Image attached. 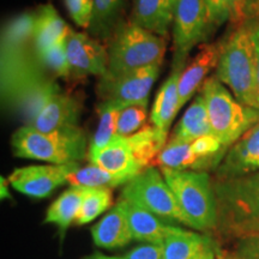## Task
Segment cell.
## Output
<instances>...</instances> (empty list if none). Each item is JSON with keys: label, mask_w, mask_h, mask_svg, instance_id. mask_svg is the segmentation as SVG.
I'll use <instances>...</instances> for the list:
<instances>
[{"label": "cell", "mask_w": 259, "mask_h": 259, "mask_svg": "<svg viewBox=\"0 0 259 259\" xmlns=\"http://www.w3.org/2000/svg\"><path fill=\"white\" fill-rule=\"evenodd\" d=\"M70 78L84 79L89 76L101 77L108 70V47L90 36L88 32L70 29L65 38Z\"/></svg>", "instance_id": "7c38bea8"}, {"label": "cell", "mask_w": 259, "mask_h": 259, "mask_svg": "<svg viewBox=\"0 0 259 259\" xmlns=\"http://www.w3.org/2000/svg\"><path fill=\"white\" fill-rule=\"evenodd\" d=\"M219 58L220 44H208L203 45L196 57L187 63L179 80V109L202 88L208 74L218 66Z\"/></svg>", "instance_id": "2e32d148"}, {"label": "cell", "mask_w": 259, "mask_h": 259, "mask_svg": "<svg viewBox=\"0 0 259 259\" xmlns=\"http://www.w3.org/2000/svg\"><path fill=\"white\" fill-rule=\"evenodd\" d=\"M128 0H94L92 19L87 32L101 42H109L124 19Z\"/></svg>", "instance_id": "44dd1931"}, {"label": "cell", "mask_w": 259, "mask_h": 259, "mask_svg": "<svg viewBox=\"0 0 259 259\" xmlns=\"http://www.w3.org/2000/svg\"><path fill=\"white\" fill-rule=\"evenodd\" d=\"M85 191L87 187L71 186L48 208L44 222L56 225L59 228L61 238H64L71 223L76 221Z\"/></svg>", "instance_id": "d4e9b609"}, {"label": "cell", "mask_w": 259, "mask_h": 259, "mask_svg": "<svg viewBox=\"0 0 259 259\" xmlns=\"http://www.w3.org/2000/svg\"><path fill=\"white\" fill-rule=\"evenodd\" d=\"M205 102L212 135L226 148H231L259 121V111L235 99L225 84L208 77L199 92Z\"/></svg>", "instance_id": "52a82bcc"}, {"label": "cell", "mask_w": 259, "mask_h": 259, "mask_svg": "<svg viewBox=\"0 0 259 259\" xmlns=\"http://www.w3.org/2000/svg\"><path fill=\"white\" fill-rule=\"evenodd\" d=\"M251 28V36L253 41L255 53V72H257V90L259 97V21L258 19H247Z\"/></svg>", "instance_id": "e575fe53"}, {"label": "cell", "mask_w": 259, "mask_h": 259, "mask_svg": "<svg viewBox=\"0 0 259 259\" xmlns=\"http://www.w3.org/2000/svg\"><path fill=\"white\" fill-rule=\"evenodd\" d=\"M122 107L113 103L100 102L99 105V125L92 138L88 154L96 153L106 148L116 136V124L118 116Z\"/></svg>", "instance_id": "4316f807"}, {"label": "cell", "mask_w": 259, "mask_h": 259, "mask_svg": "<svg viewBox=\"0 0 259 259\" xmlns=\"http://www.w3.org/2000/svg\"><path fill=\"white\" fill-rule=\"evenodd\" d=\"M124 259H164L163 246L155 244L138 246L130 251Z\"/></svg>", "instance_id": "836d02e7"}, {"label": "cell", "mask_w": 259, "mask_h": 259, "mask_svg": "<svg viewBox=\"0 0 259 259\" xmlns=\"http://www.w3.org/2000/svg\"><path fill=\"white\" fill-rule=\"evenodd\" d=\"M160 65L131 71L119 76L103 74L97 83L100 102L126 107L130 105H148L151 88L160 74Z\"/></svg>", "instance_id": "8fae6325"}, {"label": "cell", "mask_w": 259, "mask_h": 259, "mask_svg": "<svg viewBox=\"0 0 259 259\" xmlns=\"http://www.w3.org/2000/svg\"><path fill=\"white\" fill-rule=\"evenodd\" d=\"M35 12H24L10 19L2 32V101L9 108L28 87L52 77L42 66L34 42Z\"/></svg>", "instance_id": "6da1fadb"}, {"label": "cell", "mask_w": 259, "mask_h": 259, "mask_svg": "<svg viewBox=\"0 0 259 259\" xmlns=\"http://www.w3.org/2000/svg\"><path fill=\"white\" fill-rule=\"evenodd\" d=\"M121 199L141 206L163 221L178 222L191 228V223L181 209L176 194L167 184L161 169L150 166L126 184Z\"/></svg>", "instance_id": "9c48e42d"}, {"label": "cell", "mask_w": 259, "mask_h": 259, "mask_svg": "<svg viewBox=\"0 0 259 259\" xmlns=\"http://www.w3.org/2000/svg\"><path fill=\"white\" fill-rule=\"evenodd\" d=\"M245 19H258L259 21V0H247L245 8Z\"/></svg>", "instance_id": "d590c367"}, {"label": "cell", "mask_w": 259, "mask_h": 259, "mask_svg": "<svg viewBox=\"0 0 259 259\" xmlns=\"http://www.w3.org/2000/svg\"><path fill=\"white\" fill-rule=\"evenodd\" d=\"M87 259H124V257H109V255H105L102 253H100V252H95L93 255H90Z\"/></svg>", "instance_id": "74e56055"}, {"label": "cell", "mask_w": 259, "mask_h": 259, "mask_svg": "<svg viewBox=\"0 0 259 259\" xmlns=\"http://www.w3.org/2000/svg\"><path fill=\"white\" fill-rule=\"evenodd\" d=\"M174 0H134L130 22L164 38L173 27Z\"/></svg>", "instance_id": "d6986e66"}, {"label": "cell", "mask_w": 259, "mask_h": 259, "mask_svg": "<svg viewBox=\"0 0 259 259\" xmlns=\"http://www.w3.org/2000/svg\"><path fill=\"white\" fill-rule=\"evenodd\" d=\"M79 168V163L21 167L16 168L8 180L15 190L25 196L45 198L67 183L71 174Z\"/></svg>", "instance_id": "4fadbf2b"}, {"label": "cell", "mask_w": 259, "mask_h": 259, "mask_svg": "<svg viewBox=\"0 0 259 259\" xmlns=\"http://www.w3.org/2000/svg\"><path fill=\"white\" fill-rule=\"evenodd\" d=\"M67 12L78 27L88 29L92 19L94 0H64Z\"/></svg>", "instance_id": "1f68e13d"}, {"label": "cell", "mask_w": 259, "mask_h": 259, "mask_svg": "<svg viewBox=\"0 0 259 259\" xmlns=\"http://www.w3.org/2000/svg\"><path fill=\"white\" fill-rule=\"evenodd\" d=\"M209 135H212L209 114L203 96L198 94L168 137V142L187 143Z\"/></svg>", "instance_id": "cb8c5ba5"}, {"label": "cell", "mask_w": 259, "mask_h": 259, "mask_svg": "<svg viewBox=\"0 0 259 259\" xmlns=\"http://www.w3.org/2000/svg\"><path fill=\"white\" fill-rule=\"evenodd\" d=\"M205 2L209 10L210 23L213 29L227 22L239 24L245 21V8L247 0H205Z\"/></svg>", "instance_id": "83f0119b"}, {"label": "cell", "mask_w": 259, "mask_h": 259, "mask_svg": "<svg viewBox=\"0 0 259 259\" xmlns=\"http://www.w3.org/2000/svg\"><path fill=\"white\" fill-rule=\"evenodd\" d=\"M120 202L127 213L132 236L135 240L147 242V244L163 245L167 239L183 234L185 232V229L168 225L166 221L155 216L154 213L147 211L128 200L120 199Z\"/></svg>", "instance_id": "9a60e30c"}, {"label": "cell", "mask_w": 259, "mask_h": 259, "mask_svg": "<svg viewBox=\"0 0 259 259\" xmlns=\"http://www.w3.org/2000/svg\"><path fill=\"white\" fill-rule=\"evenodd\" d=\"M0 189H2V199H12L11 194L9 192V189H8V185H6V180L4 178H2V180H0Z\"/></svg>", "instance_id": "8d00e7d4"}, {"label": "cell", "mask_w": 259, "mask_h": 259, "mask_svg": "<svg viewBox=\"0 0 259 259\" xmlns=\"http://www.w3.org/2000/svg\"><path fill=\"white\" fill-rule=\"evenodd\" d=\"M227 259H259V234L238 239L234 250Z\"/></svg>", "instance_id": "d6a6232c"}, {"label": "cell", "mask_w": 259, "mask_h": 259, "mask_svg": "<svg viewBox=\"0 0 259 259\" xmlns=\"http://www.w3.org/2000/svg\"><path fill=\"white\" fill-rule=\"evenodd\" d=\"M166 50L167 38L124 21L108 42V70L105 74L114 77L155 65L161 66Z\"/></svg>", "instance_id": "8992f818"}, {"label": "cell", "mask_w": 259, "mask_h": 259, "mask_svg": "<svg viewBox=\"0 0 259 259\" xmlns=\"http://www.w3.org/2000/svg\"><path fill=\"white\" fill-rule=\"evenodd\" d=\"M12 148L15 156L50 164L78 163L89 151L85 132L79 126L41 132L24 125L12 136Z\"/></svg>", "instance_id": "5b68a950"}, {"label": "cell", "mask_w": 259, "mask_h": 259, "mask_svg": "<svg viewBox=\"0 0 259 259\" xmlns=\"http://www.w3.org/2000/svg\"><path fill=\"white\" fill-rule=\"evenodd\" d=\"M218 259H227V258L223 257V255H221V254H219V258Z\"/></svg>", "instance_id": "f35d334b"}, {"label": "cell", "mask_w": 259, "mask_h": 259, "mask_svg": "<svg viewBox=\"0 0 259 259\" xmlns=\"http://www.w3.org/2000/svg\"><path fill=\"white\" fill-rule=\"evenodd\" d=\"M148 105H130L122 107L118 116L116 135L130 137L147 126Z\"/></svg>", "instance_id": "f546056e"}, {"label": "cell", "mask_w": 259, "mask_h": 259, "mask_svg": "<svg viewBox=\"0 0 259 259\" xmlns=\"http://www.w3.org/2000/svg\"><path fill=\"white\" fill-rule=\"evenodd\" d=\"M215 76L239 102L259 111L255 53L247 19L235 24L222 42Z\"/></svg>", "instance_id": "3957f363"}, {"label": "cell", "mask_w": 259, "mask_h": 259, "mask_svg": "<svg viewBox=\"0 0 259 259\" xmlns=\"http://www.w3.org/2000/svg\"><path fill=\"white\" fill-rule=\"evenodd\" d=\"M255 171H259V121L228 149L215 174L216 180H226Z\"/></svg>", "instance_id": "5bb4252c"}, {"label": "cell", "mask_w": 259, "mask_h": 259, "mask_svg": "<svg viewBox=\"0 0 259 259\" xmlns=\"http://www.w3.org/2000/svg\"><path fill=\"white\" fill-rule=\"evenodd\" d=\"M70 29L53 5H41L35 11L34 21V42L38 54L63 41Z\"/></svg>", "instance_id": "7402d4cb"}, {"label": "cell", "mask_w": 259, "mask_h": 259, "mask_svg": "<svg viewBox=\"0 0 259 259\" xmlns=\"http://www.w3.org/2000/svg\"><path fill=\"white\" fill-rule=\"evenodd\" d=\"M218 226L236 239L259 234V171L226 180H213Z\"/></svg>", "instance_id": "277c9868"}, {"label": "cell", "mask_w": 259, "mask_h": 259, "mask_svg": "<svg viewBox=\"0 0 259 259\" xmlns=\"http://www.w3.org/2000/svg\"><path fill=\"white\" fill-rule=\"evenodd\" d=\"M88 158L92 164L131 180L143 170L136 160L127 138L118 135L102 150L88 154Z\"/></svg>", "instance_id": "e0dca14e"}, {"label": "cell", "mask_w": 259, "mask_h": 259, "mask_svg": "<svg viewBox=\"0 0 259 259\" xmlns=\"http://www.w3.org/2000/svg\"><path fill=\"white\" fill-rule=\"evenodd\" d=\"M66 38V37H65ZM65 38L58 42L56 46L48 50L45 53L38 54L44 69L56 78H70L69 61H67L66 48H65Z\"/></svg>", "instance_id": "4dcf8cb0"}, {"label": "cell", "mask_w": 259, "mask_h": 259, "mask_svg": "<svg viewBox=\"0 0 259 259\" xmlns=\"http://www.w3.org/2000/svg\"><path fill=\"white\" fill-rule=\"evenodd\" d=\"M173 64L186 65L191 51L213 30L205 0H174Z\"/></svg>", "instance_id": "30bf717a"}, {"label": "cell", "mask_w": 259, "mask_h": 259, "mask_svg": "<svg viewBox=\"0 0 259 259\" xmlns=\"http://www.w3.org/2000/svg\"><path fill=\"white\" fill-rule=\"evenodd\" d=\"M23 115L25 125L41 132L72 128L78 126L82 103L64 92L54 78L37 80L24 90L15 106Z\"/></svg>", "instance_id": "7a4b0ae2"}, {"label": "cell", "mask_w": 259, "mask_h": 259, "mask_svg": "<svg viewBox=\"0 0 259 259\" xmlns=\"http://www.w3.org/2000/svg\"><path fill=\"white\" fill-rule=\"evenodd\" d=\"M131 181L127 177L112 174L102 168L90 163L89 166L79 168L71 174L67 183L74 187H90V189H112L126 185Z\"/></svg>", "instance_id": "484cf974"}, {"label": "cell", "mask_w": 259, "mask_h": 259, "mask_svg": "<svg viewBox=\"0 0 259 259\" xmlns=\"http://www.w3.org/2000/svg\"><path fill=\"white\" fill-rule=\"evenodd\" d=\"M92 235L96 246L109 250L124 247L131 242L134 236H132L127 213L120 200L101 221L93 227Z\"/></svg>", "instance_id": "ffe728a7"}, {"label": "cell", "mask_w": 259, "mask_h": 259, "mask_svg": "<svg viewBox=\"0 0 259 259\" xmlns=\"http://www.w3.org/2000/svg\"><path fill=\"white\" fill-rule=\"evenodd\" d=\"M187 65V64H186ZM186 65H171L170 74L158 90L151 108L150 121L163 136L169 137V128L179 109V80Z\"/></svg>", "instance_id": "ac0fdd59"}, {"label": "cell", "mask_w": 259, "mask_h": 259, "mask_svg": "<svg viewBox=\"0 0 259 259\" xmlns=\"http://www.w3.org/2000/svg\"><path fill=\"white\" fill-rule=\"evenodd\" d=\"M164 259H218L219 254L206 235L185 231L164 241Z\"/></svg>", "instance_id": "603a6c76"}, {"label": "cell", "mask_w": 259, "mask_h": 259, "mask_svg": "<svg viewBox=\"0 0 259 259\" xmlns=\"http://www.w3.org/2000/svg\"><path fill=\"white\" fill-rule=\"evenodd\" d=\"M112 204L111 189H90L87 187L85 194L77 215V225H87L92 222L97 216L105 212Z\"/></svg>", "instance_id": "f1b7e54d"}, {"label": "cell", "mask_w": 259, "mask_h": 259, "mask_svg": "<svg viewBox=\"0 0 259 259\" xmlns=\"http://www.w3.org/2000/svg\"><path fill=\"white\" fill-rule=\"evenodd\" d=\"M160 169L189 219L191 228L202 232L215 229L218 226V205L209 174L199 170Z\"/></svg>", "instance_id": "ba28073f"}]
</instances>
